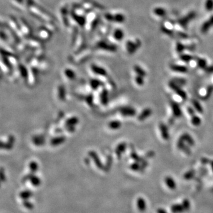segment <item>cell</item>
<instances>
[{
    "instance_id": "6da1fadb",
    "label": "cell",
    "mask_w": 213,
    "mask_h": 213,
    "mask_svg": "<svg viewBox=\"0 0 213 213\" xmlns=\"http://www.w3.org/2000/svg\"><path fill=\"white\" fill-rule=\"evenodd\" d=\"M168 85L170 88L172 89L182 99L185 100L187 98L186 92L184 90H183L181 86L176 83L174 81H170L169 82Z\"/></svg>"
},
{
    "instance_id": "7a4b0ae2",
    "label": "cell",
    "mask_w": 213,
    "mask_h": 213,
    "mask_svg": "<svg viewBox=\"0 0 213 213\" xmlns=\"http://www.w3.org/2000/svg\"><path fill=\"white\" fill-rule=\"evenodd\" d=\"M170 105L174 117L179 118L182 116V111L179 104L177 102L171 101L170 102Z\"/></svg>"
},
{
    "instance_id": "3957f363",
    "label": "cell",
    "mask_w": 213,
    "mask_h": 213,
    "mask_svg": "<svg viewBox=\"0 0 213 213\" xmlns=\"http://www.w3.org/2000/svg\"><path fill=\"white\" fill-rule=\"evenodd\" d=\"M177 146L179 151H182L186 155H190L191 154V147L186 144L184 142H183L179 138L178 139L177 143Z\"/></svg>"
},
{
    "instance_id": "277c9868",
    "label": "cell",
    "mask_w": 213,
    "mask_h": 213,
    "mask_svg": "<svg viewBox=\"0 0 213 213\" xmlns=\"http://www.w3.org/2000/svg\"><path fill=\"white\" fill-rule=\"evenodd\" d=\"M196 14L195 12H191L190 13H189L188 15H186L185 17H184V18H182V19H181L179 21V25L184 27H185L189 23V22L194 19L195 17Z\"/></svg>"
},
{
    "instance_id": "5b68a950",
    "label": "cell",
    "mask_w": 213,
    "mask_h": 213,
    "mask_svg": "<svg viewBox=\"0 0 213 213\" xmlns=\"http://www.w3.org/2000/svg\"><path fill=\"white\" fill-rule=\"evenodd\" d=\"M179 138L181 139L183 142H184L186 144H187L188 146H189L191 147L195 145V140L194 138L190 134L188 133H185L182 134Z\"/></svg>"
},
{
    "instance_id": "8992f818",
    "label": "cell",
    "mask_w": 213,
    "mask_h": 213,
    "mask_svg": "<svg viewBox=\"0 0 213 213\" xmlns=\"http://www.w3.org/2000/svg\"><path fill=\"white\" fill-rule=\"evenodd\" d=\"M165 184L166 186L170 189V190H175L177 187V184L176 181L172 177L170 176H167L164 179Z\"/></svg>"
},
{
    "instance_id": "52a82bcc",
    "label": "cell",
    "mask_w": 213,
    "mask_h": 213,
    "mask_svg": "<svg viewBox=\"0 0 213 213\" xmlns=\"http://www.w3.org/2000/svg\"><path fill=\"white\" fill-rule=\"evenodd\" d=\"M171 213H185L186 211L181 203H175L170 206Z\"/></svg>"
},
{
    "instance_id": "ba28073f",
    "label": "cell",
    "mask_w": 213,
    "mask_h": 213,
    "mask_svg": "<svg viewBox=\"0 0 213 213\" xmlns=\"http://www.w3.org/2000/svg\"><path fill=\"white\" fill-rule=\"evenodd\" d=\"M159 129H160L162 138L165 140H169V130H168V128H167V125L163 123H160L159 125Z\"/></svg>"
},
{
    "instance_id": "9c48e42d",
    "label": "cell",
    "mask_w": 213,
    "mask_h": 213,
    "mask_svg": "<svg viewBox=\"0 0 213 213\" xmlns=\"http://www.w3.org/2000/svg\"><path fill=\"white\" fill-rule=\"evenodd\" d=\"M170 68L175 72L181 73V74H185L187 73L188 71V69L186 67L180 65H175V64L170 65Z\"/></svg>"
},
{
    "instance_id": "30bf717a",
    "label": "cell",
    "mask_w": 213,
    "mask_h": 213,
    "mask_svg": "<svg viewBox=\"0 0 213 213\" xmlns=\"http://www.w3.org/2000/svg\"><path fill=\"white\" fill-rule=\"evenodd\" d=\"M212 26H213V15L211 16L202 25L201 27V32L202 33H207Z\"/></svg>"
},
{
    "instance_id": "8fae6325",
    "label": "cell",
    "mask_w": 213,
    "mask_h": 213,
    "mask_svg": "<svg viewBox=\"0 0 213 213\" xmlns=\"http://www.w3.org/2000/svg\"><path fill=\"white\" fill-rule=\"evenodd\" d=\"M137 206L139 211L143 212L146 209V201L143 198H139L137 201Z\"/></svg>"
},
{
    "instance_id": "7c38bea8",
    "label": "cell",
    "mask_w": 213,
    "mask_h": 213,
    "mask_svg": "<svg viewBox=\"0 0 213 213\" xmlns=\"http://www.w3.org/2000/svg\"><path fill=\"white\" fill-rule=\"evenodd\" d=\"M192 103H193L194 110L195 111H197V112H198L200 113H203L204 109L202 108L201 104H200V102L198 101H197L196 99H193V101H192Z\"/></svg>"
},
{
    "instance_id": "4fadbf2b",
    "label": "cell",
    "mask_w": 213,
    "mask_h": 213,
    "mask_svg": "<svg viewBox=\"0 0 213 213\" xmlns=\"http://www.w3.org/2000/svg\"><path fill=\"white\" fill-rule=\"evenodd\" d=\"M201 122H202L201 119L199 116H198L195 114H194L193 116H191V123L194 126H195V127L200 126L201 124Z\"/></svg>"
},
{
    "instance_id": "5bb4252c",
    "label": "cell",
    "mask_w": 213,
    "mask_h": 213,
    "mask_svg": "<svg viewBox=\"0 0 213 213\" xmlns=\"http://www.w3.org/2000/svg\"><path fill=\"white\" fill-rule=\"evenodd\" d=\"M197 63L198 67L202 69H205L207 67V60L202 58H198L197 60Z\"/></svg>"
},
{
    "instance_id": "9a60e30c",
    "label": "cell",
    "mask_w": 213,
    "mask_h": 213,
    "mask_svg": "<svg viewBox=\"0 0 213 213\" xmlns=\"http://www.w3.org/2000/svg\"><path fill=\"white\" fill-rule=\"evenodd\" d=\"M182 205V206L184 207L185 211H188L190 209H191V202L190 201L187 199V198H184L182 202H181Z\"/></svg>"
},
{
    "instance_id": "2e32d148",
    "label": "cell",
    "mask_w": 213,
    "mask_h": 213,
    "mask_svg": "<svg viewBox=\"0 0 213 213\" xmlns=\"http://www.w3.org/2000/svg\"><path fill=\"white\" fill-rule=\"evenodd\" d=\"M154 13L156 15L160 16V17L165 16L166 14V11L162 8H156L154 10Z\"/></svg>"
},
{
    "instance_id": "e0dca14e",
    "label": "cell",
    "mask_w": 213,
    "mask_h": 213,
    "mask_svg": "<svg viewBox=\"0 0 213 213\" xmlns=\"http://www.w3.org/2000/svg\"><path fill=\"white\" fill-rule=\"evenodd\" d=\"M172 81H174L176 83L179 85V86H184L186 83V81L185 79L180 78H175Z\"/></svg>"
},
{
    "instance_id": "ac0fdd59",
    "label": "cell",
    "mask_w": 213,
    "mask_h": 213,
    "mask_svg": "<svg viewBox=\"0 0 213 213\" xmlns=\"http://www.w3.org/2000/svg\"><path fill=\"white\" fill-rule=\"evenodd\" d=\"M205 8L208 11H211L213 10V0H207Z\"/></svg>"
},
{
    "instance_id": "d6986e66",
    "label": "cell",
    "mask_w": 213,
    "mask_h": 213,
    "mask_svg": "<svg viewBox=\"0 0 213 213\" xmlns=\"http://www.w3.org/2000/svg\"><path fill=\"white\" fill-rule=\"evenodd\" d=\"M180 58L182 61H184V62H186V63L189 62L191 60H192L193 59V56H191V55H182L181 56Z\"/></svg>"
},
{
    "instance_id": "ffe728a7",
    "label": "cell",
    "mask_w": 213,
    "mask_h": 213,
    "mask_svg": "<svg viewBox=\"0 0 213 213\" xmlns=\"http://www.w3.org/2000/svg\"><path fill=\"white\" fill-rule=\"evenodd\" d=\"M151 113H152V111H151V109H146V110H145L144 111L143 114H142V118H143L144 119V118H146V117H149V116H150V115L151 114Z\"/></svg>"
},
{
    "instance_id": "44dd1931",
    "label": "cell",
    "mask_w": 213,
    "mask_h": 213,
    "mask_svg": "<svg viewBox=\"0 0 213 213\" xmlns=\"http://www.w3.org/2000/svg\"><path fill=\"white\" fill-rule=\"evenodd\" d=\"M123 36V33H122V32L121 30H117L115 34H114V37L115 39H117V40H120L122 39V37Z\"/></svg>"
},
{
    "instance_id": "7402d4cb",
    "label": "cell",
    "mask_w": 213,
    "mask_h": 213,
    "mask_svg": "<svg viewBox=\"0 0 213 213\" xmlns=\"http://www.w3.org/2000/svg\"><path fill=\"white\" fill-rule=\"evenodd\" d=\"M194 174V171H193V170H189V171L187 172L185 175H184V178L186 179H190L192 177H193Z\"/></svg>"
},
{
    "instance_id": "603a6c76",
    "label": "cell",
    "mask_w": 213,
    "mask_h": 213,
    "mask_svg": "<svg viewBox=\"0 0 213 213\" xmlns=\"http://www.w3.org/2000/svg\"><path fill=\"white\" fill-rule=\"evenodd\" d=\"M185 49V46L180 43H178L177 45V52H178V53H181Z\"/></svg>"
},
{
    "instance_id": "cb8c5ba5",
    "label": "cell",
    "mask_w": 213,
    "mask_h": 213,
    "mask_svg": "<svg viewBox=\"0 0 213 213\" xmlns=\"http://www.w3.org/2000/svg\"><path fill=\"white\" fill-rule=\"evenodd\" d=\"M187 111H188V114L189 116H191V117L194 116L195 114L194 109H193V108L191 107H187Z\"/></svg>"
},
{
    "instance_id": "d4e9b609",
    "label": "cell",
    "mask_w": 213,
    "mask_h": 213,
    "mask_svg": "<svg viewBox=\"0 0 213 213\" xmlns=\"http://www.w3.org/2000/svg\"><path fill=\"white\" fill-rule=\"evenodd\" d=\"M205 71L206 72H207L208 74L213 73V65L207 67L205 69Z\"/></svg>"
},
{
    "instance_id": "484cf974",
    "label": "cell",
    "mask_w": 213,
    "mask_h": 213,
    "mask_svg": "<svg viewBox=\"0 0 213 213\" xmlns=\"http://www.w3.org/2000/svg\"><path fill=\"white\" fill-rule=\"evenodd\" d=\"M157 213H168V212L167 211H166L163 208H159L157 210Z\"/></svg>"
},
{
    "instance_id": "4316f807",
    "label": "cell",
    "mask_w": 213,
    "mask_h": 213,
    "mask_svg": "<svg viewBox=\"0 0 213 213\" xmlns=\"http://www.w3.org/2000/svg\"><path fill=\"white\" fill-rule=\"evenodd\" d=\"M211 169H212V172L213 173V160H212L211 162Z\"/></svg>"
}]
</instances>
